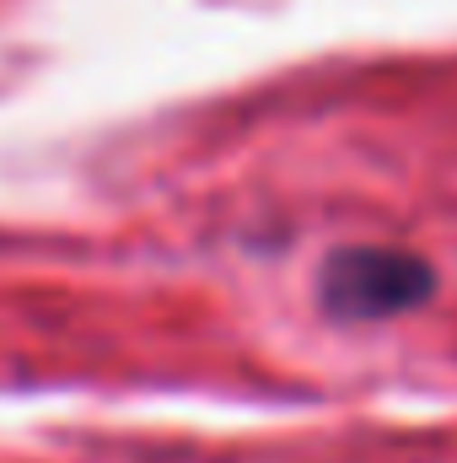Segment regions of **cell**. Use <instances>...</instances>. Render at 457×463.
Listing matches in <instances>:
<instances>
[{
	"label": "cell",
	"instance_id": "6da1fadb",
	"mask_svg": "<svg viewBox=\"0 0 457 463\" xmlns=\"http://www.w3.org/2000/svg\"><path fill=\"white\" fill-rule=\"evenodd\" d=\"M436 269L404 248H334L318 269V307L340 324H382L425 307Z\"/></svg>",
	"mask_w": 457,
	"mask_h": 463
}]
</instances>
